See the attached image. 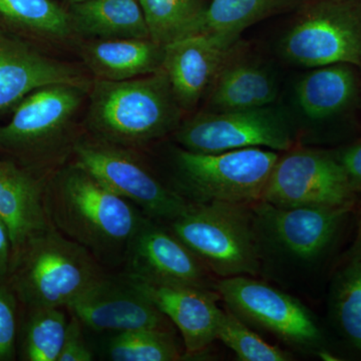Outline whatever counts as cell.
<instances>
[{
	"label": "cell",
	"instance_id": "1",
	"mask_svg": "<svg viewBox=\"0 0 361 361\" xmlns=\"http://www.w3.org/2000/svg\"><path fill=\"white\" fill-rule=\"evenodd\" d=\"M44 202L56 230L109 264L125 261L130 241L147 218L77 163L45 182Z\"/></svg>",
	"mask_w": 361,
	"mask_h": 361
},
{
	"label": "cell",
	"instance_id": "2",
	"mask_svg": "<svg viewBox=\"0 0 361 361\" xmlns=\"http://www.w3.org/2000/svg\"><path fill=\"white\" fill-rule=\"evenodd\" d=\"M179 103L163 68L127 80H94L87 125L94 137L134 148L161 139L180 126Z\"/></svg>",
	"mask_w": 361,
	"mask_h": 361
},
{
	"label": "cell",
	"instance_id": "3",
	"mask_svg": "<svg viewBox=\"0 0 361 361\" xmlns=\"http://www.w3.org/2000/svg\"><path fill=\"white\" fill-rule=\"evenodd\" d=\"M104 275L99 261L87 248L51 225L16 258L7 284L30 310L63 308Z\"/></svg>",
	"mask_w": 361,
	"mask_h": 361
},
{
	"label": "cell",
	"instance_id": "4",
	"mask_svg": "<svg viewBox=\"0 0 361 361\" xmlns=\"http://www.w3.org/2000/svg\"><path fill=\"white\" fill-rule=\"evenodd\" d=\"M169 224L216 276H256L260 270L261 250L251 205L190 202Z\"/></svg>",
	"mask_w": 361,
	"mask_h": 361
},
{
	"label": "cell",
	"instance_id": "5",
	"mask_svg": "<svg viewBox=\"0 0 361 361\" xmlns=\"http://www.w3.org/2000/svg\"><path fill=\"white\" fill-rule=\"evenodd\" d=\"M279 154L249 148L218 154L179 149L174 154L176 191L191 203L261 201Z\"/></svg>",
	"mask_w": 361,
	"mask_h": 361
},
{
	"label": "cell",
	"instance_id": "6",
	"mask_svg": "<svg viewBox=\"0 0 361 361\" xmlns=\"http://www.w3.org/2000/svg\"><path fill=\"white\" fill-rule=\"evenodd\" d=\"M279 51L304 68L348 63L361 71V0H308Z\"/></svg>",
	"mask_w": 361,
	"mask_h": 361
},
{
	"label": "cell",
	"instance_id": "7",
	"mask_svg": "<svg viewBox=\"0 0 361 361\" xmlns=\"http://www.w3.org/2000/svg\"><path fill=\"white\" fill-rule=\"evenodd\" d=\"M73 154L75 163L152 220L170 223L189 205L190 202L158 179L130 148L96 137H80L75 140Z\"/></svg>",
	"mask_w": 361,
	"mask_h": 361
},
{
	"label": "cell",
	"instance_id": "8",
	"mask_svg": "<svg viewBox=\"0 0 361 361\" xmlns=\"http://www.w3.org/2000/svg\"><path fill=\"white\" fill-rule=\"evenodd\" d=\"M85 90L68 84L33 90L21 99L11 120L0 127V149L47 161L56 158L68 145L73 148L68 132Z\"/></svg>",
	"mask_w": 361,
	"mask_h": 361
},
{
	"label": "cell",
	"instance_id": "9",
	"mask_svg": "<svg viewBox=\"0 0 361 361\" xmlns=\"http://www.w3.org/2000/svg\"><path fill=\"white\" fill-rule=\"evenodd\" d=\"M182 148L218 154L249 148L286 152L293 149V130L281 111L271 106L253 110L204 111L175 130Z\"/></svg>",
	"mask_w": 361,
	"mask_h": 361
},
{
	"label": "cell",
	"instance_id": "10",
	"mask_svg": "<svg viewBox=\"0 0 361 361\" xmlns=\"http://www.w3.org/2000/svg\"><path fill=\"white\" fill-rule=\"evenodd\" d=\"M356 193L336 154L310 149L278 158L261 201L279 207H348Z\"/></svg>",
	"mask_w": 361,
	"mask_h": 361
},
{
	"label": "cell",
	"instance_id": "11",
	"mask_svg": "<svg viewBox=\"0 0 361 361\" xmlns=\"http://www.w3.org/2000/svg\"><path fill=\"white\" fill-rule=\"evenodd\" d=\"M215 290L244 322L270 332L285 343L312 348L322 341L314 316L293 296L246 275L221 278Z\"/></svg>",
	"mask_w": 361,
	"mask_h": 361
},
{
	"label": "cell",
	"instance_id": "12",
	"mask_svg": "<svg viewBox=\"0 0 361 361\" xmlns=\"http://www.w3.org/2000/svg\"><path fill=\"white\" fill-rule=\"evenodd\" d=\"M259 246L286 257L312 262L336 237L348 207H279L264 201L251 204Z\"/></svg>",
	"mask_w": 361,
	"mask_h": 361
},
{
	"label": "cell",
	"instance_id": "13",
	"mask_svg": "<svg viewBox=\"0 0 361 361\" xmlns=\"http://www.w3.org/2000/svg\"><path fill=\"white\" fill-rule=\"evenodd\" d=\"M126 275L149 284L215 289L211 272L177 236L147 217L130 241Z\"/></svg>",
	"mask_w": 361,
	"mask_h": 361
},
{
	"label": "cell",
	"instance_id": "14",
	"mask_svg": "<svg viewBox=\"0 0 361 361\" xmlns=\"http://www.w3.org/2000/svg\"><path fill=\"white\" fill-rule=\"evenodd\" d=\"M66 308L94 331L171 330L168 318L126 274L104 275Z\"/></svg>",
	"mask_w": 361,
	"mask_h": 361
},
{
	"label": "cell",
	"instance_id": "15",
	"mask_svg": "<svg viewBox=\"0 0 361 361\" xmlns=\"http://www.w3.org/2000/svg\"><path fill=\"white\" fill-rule=\"evenodd\" d=\"M237 44L201 32L166 45L161 68L183 111L193 110L208 94Z\"/></svg>",
	"mask_w": 361,
	"mask_h": 361
},
{
	"label": "cell",
	"instance_id": "16",
	"mask_svg": "<svg viewBox=\"0 0 361 361\" xmlns=\"http://www.w3.org/2000/svg\"><path fill=\"white\" fill-rule=\"evenodd\" d=\"M59 84L87 90L89 80L75 66L44 56L0 30V111L20 103L33 90Z\"/></svg>",
	"mask_w": 361,
	"mask_h": 361
},
{
	"label": "cell",
	"instance_id": "17",
	"mask_svg": "<svg viewBox=\"0 0 361 361\" xmlns=\"http://www.w3.org/2000/svg\"><path fill=\"white\" fill-rule=\"evenodd\" d=\"M130 279L179 329L186 355H200L217 341L223 310L218 306L221 297L215 289L149 284Z\"/></svg>",
	"mask_w": 361,
	"mask_h": 361
},
{
	"label": "cell",
	"instance_id": "18",
	"mask_svg": "<svg viewBox=\"0 0 361 361\" xmlns=\"http://www.w3.org/2000/svg\"><path fill=\"white\" fill-rule=\"evenodd\" d=\"M45 182L11 161H0V217L11 232L13 261L51 224L45 212Z\"/></svg>",
	"mask_w": 361,
	"mask_h": 361
},
{
	"label": "cell",
	"instance_id": "19",
	"mask_svg": "<svg viewBox=\"0 0 361 361\" xmlns=\"http://www.w3.org/2000/svg\"><path fill=\"white\" fill-rule=\"evenodd\" d=\"M208 94L209 111L253 110L274 103L278 82L264 66L241 56L239 42Z\"/></svg>",
	"mask_w": 361,
	"mask_h": 361
},
{
	"label": "cell",
	"instance_id": "20",
	"mask_svg": "<svg viewBox=\"0 0 361 361\" xmlns=\"http://www.w3.org/2000/svg\"><path fill=\"white\" fill-rule=\"evenodd\" d=\"M80 54L97 80L118 82L161 70L165 47L151 39H92Z\"/></svg>",
	"mask_w": 361,
	"mask_h": 361
},
{
	"label": "cell",
	"instance_id": "21",
	"mask_svg": "<svg viewBox=\"0 0 361 361\" xmlns=\"http://www.w3.org/2000/svg\"><path fill=\"white\" fill-rule=\"evenodd\" d=\"M360 68L334 63L313 68L296 85L297 103L312 121L336 118L360 102Z\"/></svg>",
	"mask_w": 361,
	"mask_h": 361
},
{
	"label": "cell",
	"instance_id": "22",
	"mask_svg": "<svg viewBox=\"0 0 361 361\" xmlns=\"http://www.w3.org/2000/svg\"><path fill=\"white\" fill-rule=\"evenodd\" d=\"M68 13L73 32L90 39H151L137 0H85Z\"/></svg>",
	"mask_w": 361,
	"mask_h": 361
},
{
	"label": "cell",
	"instance_id": "23",
	"mask_svg": "<svg viewBox=\"0 0 361 361\" xmlns=\"http://www.w3.org/2000/svg\"><path fill=\"white\" fill-rule=\"evenodd\" d=\"M149 37L166 45L201 33L209 2L206 0H137Z\"/></svg>",
	"mask_w": 361,
	"mask_h": 361
},
{
	"label": "cell",
	"instance_id": "24",
	"mask_svg": "<svg viewBox=\"0 0 361 361\" xmlns=\"http://www.w3.org/2000/svg\"><path fill=\"white\" fill-rule=\"evenodd\" d=\"M295 0H211L202 32L237 44L240 35L259 21L288 8Z\"/></svg>",
	"mask_w": 361,
	"mask_h": 361
},
{
	"label": "cell",
	"instance_id": "25",
	"mask_svg": "<svg viewBox=\"0 0 361 361\" xmlns=\"http://www.w3.org/2000/svg\"><path fill=\"white\" fill-rule=\"evenodd\" d=\"M0 18L39 39L63 42L75 35L70 13L54 0H0Z\"/></svg>",
	"mask_w": 361,
	"mask_h": 361
},
{
	"label": "cell",
	"instance_id": "26",
	"mask_svg": "<svg viewBox=\"0 0 361 361\" xmlns=\"http://www.w3.org/2000/svg\"><path fill=\"white\" fill-rule=\"evenodd\" d=\"M68 320L61 308L30 310L21 343L26 361H58L65 342Z\"/></svg>",
	"mask_w": 361,
	"mask_h": 361
},
{
	"label": "cell",
	"instance_id": "27",
	"mask_svg": "<svg viewBox=\"0 0 361 361\" xmlns=\"http://www.w3.org/2000/svg\"><path fill=\"white\" fill-rule=\"evenodd\" d=\"M106 353L114 361H175L183 357L172 330L118 332L109 341Z\"/></svg>",
	"mask_w": 361,
	"mask_h": 361
},
{
	"label": "cell",
	"instance_id": "28",
	"mask_svg": "<svg viewBox=\"0 0 361 361\" xmlns=\"http://www.w3.org/2000/svg\"><path fill=\"white\" fill-rule=\"evenodd\" d=\"M217 341L231 349L242 361H288L291 355L276 345L268 343L246 322L231 311H223L217 331Z\"/></svg>",
	"mask_w": 361,
	"mask_h": 361
},
{
	"label": "cell",
	"instance_id": "29",
	"mask_svg": "<svg viewBox=\"0 0 361 361\" xmlns=\"http://www.w3.org/2000/svg\"><path fill=\"white\" fill-rule=\"evenodd\" d=\"M334 311L344 336L361 351V261L350 262L337 279Z\"/></svg>",
	"mask_w": 361,
	"mask_h": 361
},
{
	"label": "cell",
	"instance_id": "30",
	"mask_svg": "<svg viewBox=\"0 0 361 361\" xmlns=\"http://www.w3.org/2000/svg\"><path fill=\"white\" fill-rule=\"evenodd\" d=\"M16 296L8 284L0 285V361L13 360L18 334Z\"/></svg>",
	"mask_w": 361,
	"mask_h": 361
},
{
	"label": "cell",
	"instance_id": "31",
	"mask_svg": "<svg viewBox=\"0 0 361 361\" xmlns=\"http://www.w3.org/2000/svg\"><path fill=\"white\" fill-rule=\"evenodd\" d=\"M82 323L77 317L68 322L65 342L58 361H92L94 353L85 341L82 334Z\"/></svg>",
	"mask_w": 361,
	"mask_h": 361
},
{
	"label": "cell",
	"instance_id": "32",
	"mask_svg": "<svg viewBox=\"0 0 361 361\" xmlns=\"http://www.w3.org/2000/svg\"><path fill=\"white\" fill-rule=\"evenodd\" d=\"M355 193L361 192V141L336 154Z\"/></svg>",
	"mask_w": 361,
	"mask_h": 361
},
{
	"label": "cell",
	"instance_id": "33",
	"mask_svg": "<svg viewBox=\"0 0 361 361\" xmlns=\"http://www.w3.org/2000/svg\"><path fill=\"white\" fill-rule=\"evenodd\" d=\"M13 242L11 232L0 217V285L7 284L13 268Z\"/></svg>",
	"mask_w": 361,
	"mask_h": 361
},
{
	"label": "cell",
	"instance_id": "34",
	"mask_svg": "<svg viewBox=\"0 0 361 361\" xmlns=\"http://www.w3.org/2000/svg\"><path fill=\"white\" fill-rule=\"evenodd\" d=\"M348 255L351 262L361 261V211L360 217H358L357 232H356L355 240L353 242V246H351Z\"/></svg>",
	"mask_w": 361,
	"mask_h": 361
},
{
	"label": "cell",
	"instance_id": "35",
	"mask_svg": "<svg viewBox=\"0 0 361 361\" xmlns=\"http://www.w3.org/2000/svg\"><path fill=\"white\" fill-rule=\"evenodd\" d=\"M318 355H319L320 358H322L323 360H337L336 356L332 355L331 353H327V351L325 350H320L319 353H318Z\"/></svg>",
	"mask_w": 361,
	"mask_h": 361
},
{
	"label": "cell",
	"instance_id": "36",
	"mask_svg": "<svg viewBox=\"0 0 361 361\" xmlns=\"http://www.w3.org/2000/svg\"><path fill=\"white\" fill-rule=\"evenodd\" d=\"M71 4H78V2L85 1V0H70Z\"/></svg>",
	"mask_w": 361,
	"mask_h": 361
},
{
	"label": "cell",
	"instance_id": "37",
	"mask_svg": "<svg viewBox=\"0 0 361 361\" xmlns=\"http://www.w3.org/2000/svg\"><path fill=\"white\" fill-rule=\"evenodd\" d=\"M360 104H361V85H360Z\"/></svg>",
	"mask_w": 361,
	"mask_h": 361
}]
</instances>
